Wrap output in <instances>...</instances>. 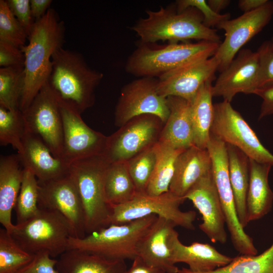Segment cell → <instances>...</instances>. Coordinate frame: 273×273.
<instances>
[{"label": "cell", "instance_id": "cell-1", "mask_svg": "<svg viewBox=\"0 0 273 273\" xmlns=\"http://www.w3.org/2000/svg\"><path fill=\"white\" fill-rule=\"evenodd\" d=\"M64 30L63 22L59 20L55 10L50 8L35 21L28 43L21 48L25 57L24 84L19 106L22 112L48 81L52 68V57L63 46Z\"/></svg>", "mask_w": 273, "mask_h": 273}, {"label": "cell", "instance_id": "cell-2", "mask_svg": "<svg viewBox=\"0 0 273 273\" xmlns=\"http://www.w3.org/2000/svg\"><path fill=\"white\" fill-rule=\"evenodd\" d=\"M52 62L48 82L58 101L80 114L92 107L103 74L91 68L81 54L63 47L53 54Z\"/></svg>", "mask_w": 273, "mask_h": 273}, {"label": "cell", "instance_id": "cell-3", "mask_svg": "<svg viewBox=\"0 0 273 273\" xmlns=\"http://www.w3.org/2000/svg\"><path fill=\"white\" fill-rule=\"evenodd\" d=\"M146 14V17L131 27L141 43L186 42L192 39L221 42L216 29L206 27L202 15L195 8L178 12L171 7L161 6L157 11L147 10Z\"/></svg>", "mask_w": 273, "mask_h": 273}, {"label": "cell", "instance_id": "cell-4", "mask_svg": "<svg viewBox=\"0 0 273 273\" xmlns=\"http://www.w3.org/2000/svg\"><path fill=\"white\" fill-rule=\"evenodd\" d=\"M219 44L204 40L163 46L140 42L128 58L125 71L139 78H158L186 64L213 56Z\"/></svg>", "mask_w": 273, "mask_h": 273}, {"label": "cell", "instance_id": "cell-5", "mask_svg": "<svg viewBox=\"0 0 273 273\" xmlns=\"http://www.w3.org/2000/svg\"><path fill=\"white\" fill-rule=\"evenodd\" d=\"M109 162L103 155L73 162L69 174L74 181L83 208L86 235L109 225L111 206L104 192V179Z\"/></svg>", "mask_w": 273, "mask_h": 273}, {"label": "cell", "instance_id": "cell-6", "mask_svg": "<svg viewBox=\"0 0 273 273\" xmlns=\"http://www.w3.org/2000/svg\"><path fill=\"white\" fill-rule=\"evenodd\" d=\"M157 216L151 215L120 224H110L82 238L70 237L67 249H77L111 260H133L138 241Z\"/></svg>", "mask_w": 273, "mask_h": 273}, {"label": "cell", "instance_id": "cell-7", "mask_svg": "<svg viewBox=\"0 0 273 273\" xmlns=\"http://www.w3.org/2000/svg\"><path fill=\"white\" fill-rule=\"evenodd\" d=\"M17 244L26 252L34 255L47 251L55 258L67 250L73 229L59 212L40 208L25 221L16 224L10 233Z\"/></svg>", "mask_w": 273, "mask_h": 273}, {"label": "cell", "instance_id": "cell-8", "mask_svg": "<svg viewBox=\"0 0 273 273\" xmlns=\"http://www.w3.org/2000/svg\"><path fill=\"white\" fill-rule=\"evenodd\" d=\"M207 149L211 157L212 171L233 246L241 255H256L258 251L253 239L244 231L238 217L229 177L226 144L210 133Z\"/></svg>", "mask_w": 273, "mask_h": 273}, {"label": "cell", "instance_id": "cell-9", "mask_svg": "<svg viewBox=\"0 0 273 273\" xmlns=\"http://www.w3.org/2000/svg\"><path fill=\"white\" fill-rule=\"evenodd\" d=\"M186 199L170 191L157 196L146 193H136L129 202L112 205L109 224L126 223L151 215H155L172 221L176 226L193 230L196 213L190 210L183 211L180 205Z\"/></svg>", "mask_w": 273, "mask_h": 273}, {"label": "cell", "instance_id": "cell-10", "mask_svg": "<svg viewBox=\"0 0 273 273\" xmlns=\"http://www.w3.org/2000/svg\"><path fill=\"white\" fill-rule=\"evenodd\" d=\"M214 117L210 133L226 144L234 146L249 159L273 166V154L260 142L255 132L233 108L223 100L214 104Z\"/></svg>", "mask_w": 273, "mask_h": 273}, {"label": "cell", "instance_id": "cell-11", "mask_svg": "<svg viewBox=\"0 0 273 273\" xmlns=\"http://www.w3.org/2000/svg\"><path fill=\"white\" fill-rule=\"evenodd\" d=\"M164 124L152 114L132 118L108 136L103 155L110 163L127 161L158 142Z\"/></svg>", "mask_w": 273, "mask_h": 273}, {"label": "cell", "instance_id": "cell-12", "mask_svg": "<svg viewBox=\"0 0 273 273\" xmlns=\"http://www.w3.org/2000/svg\"><path fill=\"white\" fill-rule=\"evenodd\" d=\"M158 79L140 77L122 88L114 112V124L120 127L132 118L144 114L158 116L165 123L169 114L167 98L157 92Z\"/></svg>", "mask_w": 273, "mask_h": 273}, {"label": "cell", "instance_id": "cell-13", "mask_svg": "<svg viewBox=\"0 0 273 273\" xmlns=\"http://www.w3.org/2000/svg\"><path fill=\"white\" fill-rule=\"evenodd\" d=\"M22 114L25 125L43 141L55 157L62 160V117L59 104L48 82Z\"/></svg>", "mask_w": 273, "mask_h": 273}, {"label": "cell", "instance_id": "cell-14", "mask_svg": "<svg viewBox=\"0 0 273 273\" xmlns=\"http://www.w3.org/2000/svg\"><path fill=\"white\" fill-rule=\"evenodd\" d=\"M273 16V1L260 8L221 23L217 27L224 31L214 56L219 62L218 71L224 70L242 47L259 33L270 22Z\"/></svg>", "mask_w": 273, "mask_h": 273}, {"label": "cell", "instance_id": "cell-15", "mask_svg": "<svg viewBox=\"0 0 273 273\" xmlns=\"http://www.w3.org/2000/svg\"><path fill=\"white\" fill-rule=\"evenodd\" d=\"M58 103L63 125L62 160L70 165L79 160L103 155L108 136L89 127L80 113Z\"/></svg>", "mask_w": 273, "mask_h": 273}, {"label": "cell", "instance_id": "cell-16", "mask_svg": "<svg viewBox=\"0 0 273 273\" xmlns=\"http://www.w3.org/2000/svg\"><path fill=\"white\" fill-rule=\"evenodd\" d=\"M38 183L39 208L59 212L71 225L74 237H84L86 234L83 208L77 187L69 174Z\"/></svg>", "mask_w": 273, "mask_h": 273}, {"label": "cell", "instance_id": "cell-17", "mask_svg": "<svg viewBox=\"0 0 273 273\" xmlns=\"http://www.w3.org/2000/svg\"><path fill=\"white\" fill-rule=\"evenodd\" d=\"M218 66L214 56L186 64L158 78L157 92L164 97H179L191 103L202 86L215 79Z\"/></svg>", "mask_w": 273, "mask_h": 273}, {"label": "cell", "instance_id": "cell-18", "mask_svg": "<svg viewBox=\"0 0 273 273\" xmlns=\"http://www.w3.org/2000/svg\"><path fill=\"white\" fill-rule=\"evenodd\" d=\"M185 199L192 201L202 215L200 229L213 243L227 241L225 218L214 181L212 169L189 190Z\"/></svg>", "mask_w": 273, "mask_h": 273}, {"label": "cell", "instance_id": "cell-19", "mask_svg": "<svg viewBox=\"0 0 273 273\" xmlns=\"http://www.w3.org/2000/svg\"><path fill=\"white\" fill-rule=\"evenodd\" d=\"M258 71L257 52L242 49L212 85L213 97L231 102L239 93L253 94Z\"/></svg>", "mask_w": 273, "mask_h": 273}, {"label": "cell", "instance_id": "cell-20", "mask_svg": "<svg viewBox=\"0 0 273 273\" xmlns=\"http://www.w3.org/2000/svg\"><path fill=\"white\" fill-rule=\"evenodd\" d=\"M22 147V152L17 153L22 166L30 171L38 181L56 179L69 174V165L55 157L43 141L25 124Z\"/></svg>", "mask_w": 273, "mask_h": 273}, {"label": "cell", "instance_id": "cell-21", "mask_svg": "<svg viewBox=\"0 0 273 273\" xmlns=\"http://www.w3.org/2000/svg\"><path fill=\"white\" fill-rule=\"evenodd\" d=\"M176 225L171 220L157 216L138 242L137 256L147 264L166 273H178L172 261L169 240Z\"/></svg>", "mask_w": 273, "mask_h": 273}, {"label": "cell", "instance_id": "cell-22", "mask_svg": "<svg viewBox=\"0 0 273 273\" xmlns=\"http://www.w3.org/2000/svg\"><path fill=\"white\" fill-rule=\"evenodd\" d=\"M169 244L173 263H186L194 272H209L229 264L233 259L209 244L196 242L190 245L183 244L175 229L171 234Z\"/></svg>", "mask_w": 273, "mask_h": 273}, {"label": "cell", "instance_id": "cell-23", "mask_svg": "<svg viewBox=\"0 0 273 273\" xmlns=\"http://www.w3.org/2000/svg\"><path fill=\"white\" fill-rule=\"evenodd\" d=\"M211 169V159L207 149L193 145L185 149L176 160L169 191L185 199L191 187Z\"/></svg>", "mask_w": 273, "mask_h": 273}, {"label": "cell", "instance_id": "cell-24", "mask_svg": "<svg viewBox=\"0 0 273 273\" xmlns=\"http://www.w3.org/2000/svg\"><path fill=\"white\" fill-rule=\"evenodd\" d=\"M167 99L169 114L158 141L179 149L194 145L191 103L177 97L170 96Z\"/></svg>", "mask_w": 273, "mask_h": 273}, {"label": "cell", "instance_id": "cell-25", "mask_svg": "<svg viewBox=\"0 0 273 273\" xmlns=\"http://www.w3.org/2000/svg\"><path fill=\"white\" fill-rule=\"evenodd\" d=\"M24 168L18 154L0 158V222L10 234L15 225L12 212L20 191Z\"/></svg>", "mask_w": 273, "mask_h": 273}, {"label": "cell", "instance_id": "cell-26", "mask_svg": "<svg viewBox=\"0 0 273 273\" xmlns=\"http://www.w3.org/2000/svg\"><path fill=\"white\" fill-rule=\"evenodd\" d=\"M272 166L250 159V177L247 196L248 221L259 219L271 210L273 192L268 183Z\"/></svg>", "mask_w": 273, "mask_h": 273}, {"label": "cell", "instance_id": "cell-27", "mask_svg": "<svg viewBox=\"0 0 273 273\" xmlns=\"http://www.w3.org/2000/svg\"><path fill=\"white\" fill-rule=\"evenodd\" d=\"M59 273H124L125 261L111 260L77 249H67L58 259Z\"/></svg>", "mask_w": 273, "mask_h": 273}, {"label": "cell", "instance_id": "cell-28", "mask_svg": "<svg viewBox=\"0 0 273 273\" xmlns=\"http://www.w3.org/2000/svg\"><path fill=\"white\" fill-rule=\"evenodd\" d=\"M229 174L239 222L244 229L249 223L247 196L250 177V159L237 147L226 144Z\"/></svg>", "mask_w": 273, "mask_h": 273}, {"label": "cell", "instance_id": "cell-29", "mask_svg": "<svg viewBox=\"0 0 273 273\" xmlns=\"http://www.w3.org/2000/svg\"><path fill=\"white\" fill-rule=\"evenodd\" d=\"M213 80L203 84L191 103V114L194 133V145L206 149L210 138V130L214 117L212 103Z\"/></svg>", "mask_w": 273, "mask_h": 273}, {"label": "cell", "instance_id": "cell-30", "mask_svg": "<svg viewBox=\"0 0 273 273\" xmlns=\"http://www.w3.org/2000/svg\"><path fill=\"white\" fill-rule=\"evenodd\" d=\"M104 187L106 200L111 206L123 204L133 198L137 192L126 162H109L105 173Z\"/></svg>", "mask_w": 273, "mask_h": 273}, {"label": "cell", "instance_id": "cell-31", "mask_svg": "<svg viewBox=\"0 0 273 273\" xmlns=\"http://www.w3.org/2000/svg\"><path fill=\"white\" fill-rule=\"evenodd\" d=\"M156 147V161L146 192L151 196H157L169 191L176 160L185 150L159 141Z\"/></svg>", "mask_w": 273, "mask_h": 273}, {"label": "cell", "instance_id": "cell-32", "mask_svg": "<svg viewBox=\"0 0 273 273\" xmlns=\"http://www.w3.org/2000/svg\"><path fill=\"white\" fill-rule=\"evenodd\" d=\"M178 273H273V242L259 255L237 256L229 264L209 272H194L183 267Z\"/></svg>", "mask_w": 273, "mask_h": 273}, {"label": "cell", "instance_id": "cell-33", "mask_svg": "<svg viewBox=\"0 0 273 273\" xmlns=\"http://www.w3.org/2000/svg\"><path fill=\"white\" fill-rule=\"evenodd\" d=\"M24 79V66L0 68V106L19 109Z\"/></svg>", "mask_w": 273, "mask_h": 273}, {"label": "cell", "instance_id": "cell-34", "mask_svg": "<svg viewBox=\"0 0 273 273\" xmlns=\"http://www.w3.org/2000/svg\"><path fill=\"white\" fill-rule=\"evenodd\" d=\"M38 199V180L30 171L24 169L21 187L15 207L17 224L25 221L37 213L39 210Z\"/></svg>", "mask_w": 273, "mask_h": 273}, {"label": "cell", "instance_id": "cell-35", "mask_svg": "<svg viewBox=\"0 0 273 273\" xmlns=\"http://www.w3.org/2000/svg\"><path fill=\"white\" fill-rule=\"evenodd\" d=\"M23 250L5 229H0V273H16L33 258Z\"/></svg>", "mask_w": 273, "mask_h": 273}, {"label": "cell", "instance_id": "cell-36", "mask_svg": "<svg viewBox=\"0 0 273 273\" xmlns=\"http://www.w3.org/2000/svg\"><path fill=\"white\" fill-rule=\"evenodd\" d=\"M25 122L20 109L10 111L0 106V144L11 145L18 154L23 150Z\"/></svg>", "mask_w": 273, "mask_h": 273}, {"label": "cell", "instance_id": "cell-37", "mask_svg": "<svg viewBox=\"0 0 273 273\" xmlns=\"http://www.w3.org/2000/svg\"><path fill=\"white\" fill-rule=\"evenodd\" d=\"M156 144L126 161L137 193L146 192L156 161Z\"/></svg>", "mask_w": 273, "mask_h": 273}, {"label": "cell", "instance_id": "cell-38", "mask_svg": "<svg viewBox=\"0 0 273 273\" xmlns=\"http://www.w3.org/2000/svg\"><path fill=\"white\" fill-rule=\"evenodd\" d=\"M28 36L9 8L7 1H0V40L21 48Z\"/></svg>", "mask_w": 273, "mask_h": 273}, {"label": "cell", "instance_id": "cell-39", "mask_svg": "<svg viewBox=\"0 0 273 273\" xmlns=\"http://www.w3.org/2000/svg\"><path fill=\"white\" fill-rule=\"evenodd\" d=\"M256 52L258 55V71L253 94L257 90L273 87V44L270 40H266Z\"/></svg>", "mask_w": 273, "mask_h": 273}, {"label": "cell", "instance_id": "cell-40", "mask_svg": "<svg viewBox=\"0 0 273 273\" xmlns=\"http://www.w3.org/2000/svg\"><path fill=\"white\" fill-rule=\"evenodd\" d=\"M175 4L178 12H181L190 7L199 10L203 16L204 24L208 28H217L221 23L231 19L230 13L221 14L215 13L205 0H178Z\"/></svg>", "mask_w": 273, "mask_h": 273}, {"label": "cell", "instance_id": "cell-41", "mask_svg": "<svg viewBox=\"0 0 273 273\" xmlns=\"http://www.w3.org/2000/svg\"><path fill=\"white\" fill-rule=\"evenodd\" d=\"M57 262V259L52 258L48 252L40 251L16 273H59L56 267Z\"/></svg>", "mask_w": 273, "mask_h": 273}, {"label": "cell", "instance_id": "cell-42", "mask_svg": "<svg viewBox=\"0 0 273 273\" xmlns=\"http://www.w3.org/2000/svg\"><path fill=\"white\" fill-rule=\"evenodd\" d=\"M7 2L11 12L28 37L35 22L31 15L30 0H8Z\"/></svg>", "mask_w": 273, "mask_h": 273}, {"label": "cell", "instance_id": "cell-43", "mask_svg": "<svg viewBox=\"0 0 273 273\" xmlns=\"http://www.w3.org/2000/svg\"><path fill=\"white\" fill-rule=\"evenodd\" d=\"M24 55L20 48L0 40V66H24Z\"/></svg>", "mask_w": 273, "mask_h": 273}, {"label": "cell", "instance_id": "cell-44", "mask_svg": "<svg viewBox=\"0 0 273 273\" xmlns=\"http://www.w3.org/2000/svg\"><path fill=\"white\" fill-rule=\"evenodd\" d=\"M254 94L262 99L258 119L273 114V87L257 90Z\"/></svg>", "mask_w": 273, "mask_h": 273}, {"label": "cell", "instance_id": "cell-45", "mask_svg": "<svg viewBox=\"0 0 273 273\" xmlns=\"http://www.w3.org/2000/svg\"><path fill=\"white\" fill-rule=\"evenodd\" d=\"M132 261L131 266L124 273H166L161 269L147 264L138 256Z\"/></svg>", "mask_w": 273, "mask_h": 273}, {"label": "cell", "instance_id": "cell-46", "mask_svg": "<svg viewBox=\"0 0 273 273\" xmlns=\"http://www.w3.org/2000/svg\"><path fill=\"white\" fill-rule=\"evenodd\" d=\"M52 2V0H30L31 15L35 21L46 14Z\"/></svg>", "mask_w": 273, "mask_h": 273}, {"label": "cell", "instance_id": "cell-47", "mask_svg": "<svg viewBox=\"0 0 273 273\" xmlns=\"http://www.w3.org/2000/svg\"><path fill=\"white\" fill-rule=\"evenodd\" d=\"M268 0H239L238 6L239 8L243 12L248 13L255 10L263 5Z\"/></svg>", "mask_w": 273, "mask_h": 273}, {"label": "cell", "instance_id": "cell-48", "mask_svg": "<svg viewBox=\"0 0 273 273\" xmlns=\"http://www.w3.org/2000/svg\"><path fill=\"white\" fill-rule=\"evenodd\" d=\"M207 2L213 11L220 14L221 10H224L229 6L231 1L230 0H208Z\"/></svg>", "mask_w": 273, "mask_h": 273}, {"label": "cell", "instance_id": "cell-49", "mask_svg": "<svg viewBox=\"0 0 273 273\" xmlns=\"http://www.w3.org/2000/svg\"><path fill=\"white\" fill-rule=\"evenodd\" d=\"M270 40L271 41V42L273 44V36H272V37H271V39Z\"/></svg>", "mask_w": 273, "mask_h": 273}]
</instances>
